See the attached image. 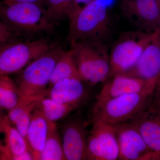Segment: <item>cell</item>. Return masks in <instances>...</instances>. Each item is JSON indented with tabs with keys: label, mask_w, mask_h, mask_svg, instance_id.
Returning a JSON list of instances; mask_svg holds the SVG:
<instances>
[{
	"label": "cell",
	"mask_w": 160,
	"mask_h": 160,
	"mask_svg": "<svg viewBox=\"0 0 160 160\" xmlns=\"http://www.w3.org/2000/svg\"><path fill=\"white\" fill-rule=\"evenodd\" d=\"M67 40L104 43L109 32L110 18L104 0H93L80 7L69 19Z\"/></svg>",
	"instance_id": "cell-1"
},
{
	"label": "cell",
	"mask_w": 160,
	"mask_h": 160,
	"mask_svg": "<svg viewBox=\"0 0 160 160\" xmlns=\"http://www.w3.org/2000/svg\"><path fill=\"white\" fill-rule=\"evenodd\" d=\"M154 89L121 96L104 101H96L91 110V121L98 120L112 125L130 122L149 108Z\"/></svg>",
	"instance_id": "cell-2"
},
{
	"label": "cell",
	"mask_w": 160,
	"mask_h": 160,
	"mask_svg": "<svg viewBox=\"0 0 160 160\" xmlns=\"http://www.w3.org/2000/svg\"><path fill=\"white\" fill-rule=\"evenodd\" d=\"M70 44L79 74L85 82L94 86L110 78L109 52L104 43L72 42Z\"/></svg>",
	"instance_id": "cell-3"
},
{
	"label": "cell",
	"mask_w": 160,
	"mask_h": 160,
	"mask_svg": "<svg viewBox=\"0 0 160 160\" xmlns=\"http://www.w3.org/2000/svg\"><path fill=\"white\" fill-rule=\"evenodd\" d=\"M1 20L19 34H35L51 31L54 23L49 19L42 4L3 1Z\"/></svg>",
	"instance_id": "cell-4"
},
{
	"label": "cell",
	"mask_w": 160,
	"mask_h": 160,
	"mask_svg": "<svg viewBox=\"0 0 160 160\" xmlns=\"http://www.w3.org/2000/svg\"><path fill=\"white\" fill-rule=\"evenodd\" d=\"M158 34L136 30L124 32L115 42L109 52L110 78L131 70L147 45Z\"/></svg>",
	"instance_id": "cell-5"
},
{
	"label": "cell",
	"mask_w": 160,
	"mask_h": 160,
	"mask_svg": "<svg viewBox=\"0 0 160 160\" xmlns=\"http://www.w3.org/2000/svg\"><path fill=\"white\" fill-rule=\"evenodd\" d=\"M63 51L59 47H52L22 70L16 82L20 97L46 94V86Z\"/></svg>",
	"instance_id": "cell-6"
},
{
	"label": "cell",
	"mask_w": 160,
	"mask_h": 160,
	"mask_svg": "<svg viewBox=\"0 0 160 160\" xmlns=\"http://www.w3.org/2000/svg\"><path fill=\"white\" fill-rule=\"evenodd\" d=\"M52 47L44 39L15 42L1 46L0 75H9L22 70Z\"/></svg>",
	"instance_id": "cell-7"
},
{
	"label": "cell",
	"mask_w": 160,
	"mask_h": 160,
	"mask_svg": "<svg viewBox=\"0 0 160 160\" xmlns=\"http://www.w3.org/2000/svg\"><path fill=\"white\" fill-rule=\"evenodd\" d=\"M90 122L92 125L87 137V160L119 159V148L113 126L98 120Z\"/></svg>",
	"instance_id": "cell-8"
},
{
	"label": "cell",
	"mask_w": 160,
	"mask_h": 160,
	"mask_svg": "<svg viewBox=\"0 0 160 160\" xmlns=\"http://www.w3.org/2000/svg\"><path fill=\"white\" fill-rule=\"evenodd\" d=\"M121 8L124 16L137 30L157 31L160 16V3L158 0H123Z\"/></svg>",
	"instance_id": "cell-9"
},
{
	"label": "cell",
	"mask_w": 160,
	"mask_h": 160,
	"mask_svg": "<svg viewBox=\"0 0 160 160\" xmlns=\"http://www.w3.org/2000/svg\"><path fill=\"white\" fill-rule=\"evenodd\" d=\"M113 126L119 148V159L144 160L151 149L132 123Z\"/></svg>",
	"instance_id": "cell-10"
},
{
	"label": "cell",
	"mask_w": 160,
	"mask_h": 160,
	"mask_svg": "<svg viewBox=\"0 0 160 160\" xmlns=\"http://www.w3.org/2000/svg\"><path fill=\"white\" fill-rule=\"evenodd\" d=\"M87 124L72 119L63 125L61 137L66 160H87Z\"/></svg>",
	"instance_id": "cell-11"
},
{
	"label": "cell",
	"mask_w": 160,
	"mask_h": 160,
	"mask_svg": "<svg viewBox=\"0 0 160 160\" xmlns=\"http://www.w3.org/2000/svg\"><path fill=\"white\" fill-rule=\"evenodd\" d=\"M157 83L125 74L116 75L105 82L96 96V101H104L146 89H155Z\"/></svg>",
	"instance_id": "cell-12"
},
{
	"label": "cell",
	"mask_w": 160,
	"mask_h": 160,
	"mask_svg": "<svg viewBox=\"0 0 160 160\" xmlns=\"http://www.w3.org/2000/svg\"><path fill=\"white\" fill-rule=\"evenodd\" d=\"M84 82L79 77L61 80L47 89L46 97L58 102L74 105L79 108L89 97Z\"/></svg>",
	"instance_id": "cell-13"
},
{
	"label": "cell",
	"mask_w": 160,
	"mask_h": 160,
	"mask_svg": "<svg viewBox=\"0 0 160 160\" xmlns=\"http://www.w3.org/2000/svg\"><path fill=\"white\" fill-rule=\"evenodd\" d=\"M125 74L158 82L160 77V34L147 45L134 67Z\"/></svg>",
	"instance_id": "cell-14"
},
{
	"label": "cell",
	"mask_w": 160,
	"mask_h": 160,
	"mask_svg": "<svg viewBox=\"0 0 160 160\" xmlns=\"http://www.w3.org/2000/svg\"><path fill=\"white\" fill-rule=\"evenodd\" d=\"M0 131L4 137L0 146L1 160H17L18 157L29 150L26 139L12 124L8 116H1Z\"/></svg>",
	"instance_id": "cell-15"
},
{
	"label": "cell",
	"mask_w": 160,
	"mask_h": 160,
	"mask_svg": "<svg viewBox=\"0 0 160 160\" xmlns=\"http://www.w3.org/2000/svg\"><path fill=\"white\" fill-rule=\"evenodd\" d=\"M131 122L150 149L160 156V112L148 109Z\"/></svg>",
	"instance_id": "cell-16"
},
{
	"label": "cell",
	"mask_w": 160,
	"mask_h": 160,
	"mask_svg": "<svg viewBox=\"0 0 160 160\" xmlns=\"http://www.w3.org/2000/svg\"><path fill=\"white\" fill-rule=\"evenodd\" d=\"M48 129V120L37 106L32 116L26 138L33 160H40L47 138Z\"/></svg>",
	"instance_id": "cell-17"
},
{
	"label": "cell",
	"mask_w": 160,
	"mask_h": 160,
	"mask_svg": "<svg viewBox=\"0 0 160 160\" xmlns=\"http://www.w3.org/2000/svg\"><path fill=\"white\" fill-rule=\"evenodd\" d=\"M46 94L28 97H20L17 105L8 111V117L12 124L26 139L32 116L41 99Z\"/></svg>",
	"instance_id": "cell-18"
},
{
	"label": "cell",
	"mask_w": 160,
	"mask_h": 160,
	"mask_svg": "<svg viewBox=\"0 0 160 160\" xmlns=\"http://www.w3.org/2000/svg\"><path fill=\"white\" fill-rule=\"evenodd\" d=\"M49 129L45 146L40 160H66L62 137L54 122L48 120Z\"/></svg>",
	"instance_id": "cell-19"
},
{
	"label": "cell",
	"mask_w": 160,
	"mask_h": 160,
	"mask_svg": "<svg viewBox=\"0 0 160 160\" xmlns=\"http://www.w3.org/2000/svg\"><path fill=\"white\" fill-rule=\"evenodd\" d=\"M43 6L52 22L71 18L78 7L75 0H44Z\"/></svg>",
	"instance_id": "cell-20"
},
{
	"label": "cell",
	"mask_w": 160,
	"mask_h": 160,
	"mask_svg": "<svg viewBox=\"0 0 160 160\" xmlns=\"http://www.w3.org/2000/svg\"><path fill=\"white\" fill-rule=\"evenodd\" d=\"M80 77L71 50L63 51L55 66L49 81V87L61 80Z\"/></svg>",
	"instance_id": "cell-21"
},
{
	"label": "cell",
	"mask_w": 160,
	"mask_h": 160,
	"mask_svg": "<svg viewBox=\"0 0 160 160\" xmlns=\"http://www.w3.org/2000/svg\"><path fill=\"white\" fill-rule=\"evenodd\" d=\"M38 107L47 120L54 122L66 117L72 112L79 108L74 105L58 102L46 97L40 100Z\"/></svg>",
	"instance_id": "cell-22"
},
{
	"label": "cell",
	"mask_w": 160,
	"mask_h": 160,
	"mask_svg": "<svg viewBox=\"0 0 160 160\" xmlns=\"http://www.w3.org/2000/svg\"><path fill=\"white\" fill-rule=\"evenodd\" d=\"M20 98L16 83L7 75H0L1 109L11 110L17 105Z\"/></svg>",
	"instance_id": "cell-23"
},
{
	"label": "cell",
	"mask_w": 160,
	"mask_h": 160,
	"mask_svg": "<svg viewBox=\"0 0 160 160\" xmlns=\"http://www.w3.org/2000/svg\"><path fill=\"white\" fill-rule=\"evenodd\" d=\"M19 33L6 23L0 22V43L1 46L15 42L14 40Z\"/></svg>",
	"instance_id": "cell-24"
},
{
	"label": "cell",
	"mask_w": 160,
	"mask_h": 160,
	"mask_svg": "<svg viewBox=\"0 0 160 160\" xmlns=\"http://www.w3.org/2000/svg\"><path fill=\"white\" fill-rule=\"evenodd\" d=\"M148 109L160 112V77L153 92L151 105Z\"/></svg>",
	"instance_id": "cell-25"
},
{
	"label": "cell",
	"mask_w": 160,
	"mask_h": 160,
	"mask_svg": "<svg viewBox=\"0 0 160 160\" xmlns=\"http://www.w3.org/2000/svg\"><path fill=\"white\" fill-rule=\"evenodd\" d=\"M10 2H29L38 3L43 5L44 0H3Z\"/></svg>",
	"instance_id": "cell-26"
},
{
	"label": "cell",
	"mask_w": 160,
	"mask_h": 160,
	"mask_svg": "<svg viewBox=\"0 0 160 160\" xmlns=\"http://www.w3.org/2000/svg\"><path fill=\"white\" fill-rule=\"evenodd\" d=\"M75 1L78 7H81L88 4L93 0H75Z\"/></svg>",
	"instance_id": "cell-27"
},
{
	"label": "cell",
	"mask_w": 160,
	"mask_h": 160,
	"mask_svg": "<svg viewBox=\"0 0 160 160\" xmlns=\"http://www.w3.org/2000/svg\"><path fill=\"white\" fill-rule=\"evenodd\" d=\"M157 32L159 34H160V20H159V24L158 28L157 30Z\"/></svg>",
	"instance_id": "cell-28"
},
{
	"label": "cell",
	"mask_w": 160,
	"mask_h": 160,
	"mask_svg": "<svg viewBox=\"0 0 160 160\" xmlns=\"http://www.w3.org/2000/svg\"><path fill=\"white\" fill-rule=\"evenodd\" d=\"M158 1L160 3V0H158Z\"/></svg>",
	"instance_id": "cell-29"
}]
</instances>
